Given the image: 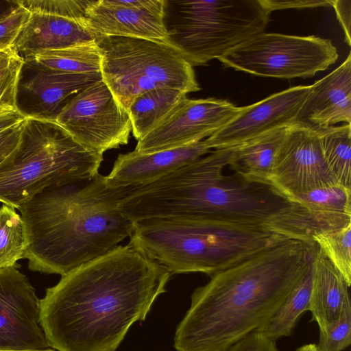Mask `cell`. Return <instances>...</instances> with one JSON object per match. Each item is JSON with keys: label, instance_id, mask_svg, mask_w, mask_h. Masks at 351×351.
Wrapping results in <instances>:
<instances>
[{"label": "cell", "instance_id": "obj_26", "mask_svg": "<svg viewBox=\"0 0 351 351\" xmlns=\"http://www.w3.org/2000/svg\"><path fill=\"white\" fill-rule=\"evenodd\" d=\"M317 130L324 157L337 184L350 189L351 124Z\"/></svg>", "mask_w": 351, "mask_h": 351}, {"label": "cell", "instance_id": "obj_22", "mask_svg": "<svg viewBox=\"0 0 351 351\" xmlns=\"http://www.w3.org/2000/svg\"><path fill=\"white\" fill-rule=\"evenodd\" d=\"M289 127L278 128L238 145L228 167L250 181L270 184L274 163Z\"/></svg>", "mask_w": 351, "mask_h": 351}, {"label": "cell", "instance_id": "obj_13", "mask_svg": "<svg viewBox=\"0 0 351 351\" xmlns=\"http://www.w3.org/2000/svg\"><path fill=\"white\" fill-rule=\"evenodd\" d=\"M101 80V73L63 72L25 58L18 81L16 110L25 118L56 121L76 95Z\"/></svg>", "mask_w": 351, "mask_h": 351}, {"label": "cell", "instance_id": "obj_31", "mask_svg": "<svg viewBox=\"0 0 351 351\" xmlns=\"http://www.w3.org/2000/svg\"><path fill=\"white\" fill-rule=\"evenodd\" d=\"M96 0H18L30 13L53 15L71 19H85Z\"/></svg>", "mask_w": 351, "mask_h": 351}, {"label": "cell", "instance_id": "obj_20", "mask_svg": "<svg viewBox=\"0 0 351 351\" xmlns=\"http://www.w3.org/2000/svg\"><path fill=\"white\" fill-rule=\"evenodd\" d=\"M349 287L343 275L317 247L312 265L308 311L319 330L334 324L351 311Z\"/></svg>", "mask_w": 351, "mask_h": 351}, {"label": "cell", "instance_id": "obj_27", "mask_svg": "<svg viewBox=\"0 0 351 351\" xmlns=\"http://www.w3.org/2000/svg\"><path fill=\"white\" fill-rule=\"evenodd\" d=\"M27 245L26 232L20 214L15 208L0 206V269L16 265Z\"/></svg>", "mask_w": 351, "mask_h": 351}, {"label": "cell", "instance_id": "obj_24", "mask_svg": "<svg viewBox=\"0 0 351 351\" xmlns=\"http://www.w3.org/2000/svg\"><path fill=\"white\" fill-rule=\"evenodd\" d=\"M311 283L312 268L271 317L255 332L274 341L291 335L300 317L309 309Z\"/></svg>", "mask_w": 351, "mask_h": 351}, {"label": "cell", "instance_id": "obj_25", "mask_svg": "<svg viewBox=\"0 0 351 351\" xmlns=\"http://www.w3.org/2000/svg\"><path fill=\"white\" fill-rule=\"evenodd\" d=\"M29 57L48 68L63 72L101 73V57L95 42L43 51Z\"/></svg>", "mask_w": 351, "mask_h": 351}, {"label": "cell", "instance_id": "obj_39", "mask_svg": "<svg viewBox=\"0 0 351 351\" xmlns=\"http://www.w3.org/2000/svg\"><path fill=\"white\" fill-rule=\"evenodd\" d=\"M19 6L18 0H0V21L12 14Z\"/></svg>", "mask_w": 351, "mask_h": 351}, {"label": "cell", "instance_id": "obj_14", "mask_svg": "<svg viewBox=\"0 0 351 351\" xmlns=\"http://www.w3.org/2000/svg\"><path fill=\"white\" fill-rule=\"evenodd\" d=\"M50 348L40 324V300L16 265L0 269V350Z\"/></svg>", "mask_w": 351, "mask_h": 351}, {"label": "cell", "instance_id": "obj_4", "mask_svg": "<svg viewBox=\"0 0 351 351\" xmlns=\"http://www.w3.org/2000/svg\"><path fill=\"white\" fill-rule=\"evenodd\" d=\"M237 146L215 149L150 183L132 187L125 199L128 217L134 222L193 219L265 226L293 202L270 184L250 181L235 172L224 175Z\"/></svg>", "mask_w": 351, "mask_h": 351}, {"label": "cell", "instance_id": "obj_28", "mask_svg": "<svg viewBox=\"0 0 351 351\" xmlns=\"http://www.w3.org/2000/svg\"><path fill=\"white\" fill-rule=\"evenodd\" d=\"M313 242L351 285V224L339 230L317 234Z\"/></svg>", "mask_w": 351, "mask_h": 351}, {"label": "cell", "instance_id": "obj_36", "mask_svg": "<svg viewBox=\"0 0 351 351\" xmlns=\"http://www.w3.org/2000/svg\"><path fill=\"white\" fill-rule=\"evenodd\" d=\"M23 121L0 132V163L17 146L22 132Z\"/></svg>", "mask_w": 351, "mask_h": 351}, {"label": "cell", "instance_id": "obj_18", "mask_svg": "<svg viewBox=\"0 0 351 351\" xmlns=\"http://www.w3.org/2000/svg\"><path fill=\"white\" fill-rule=\"evenodd\" d=\"M205 140L174 149L141 154L135 150L118 156L105 176L112 187L137 186L150 183L210 152Z\"/></svg>", "mask_w": 351, "mask_h": 351}, {"label": "cell", "instance_id": "obj_17", "mask_svg": "<svg viewBox=\"0 0 351 351\" xmlns=\"http://www.w3.org/2000/svg\"><path fill=\"white\" fill-rule=\"evenodd\" d=\"M351 124V54L335 70L311 85L293 123L322 129Z\"/></svg>", "mask_w": 351, "mask_h": 351}, {"label": "cell", "instance_id": "obj_23", "mask_svg": "<svg viewBox=\"0 0 351 351\" xmlns=\"http://www.w3.org/2000/svg\"><path fill=\"white\" fill-rule=\"evenodd\" d=\"M186 98L185 92L167 87H158L136 97L127 110L135 138H143Z\"/></svg>", "mask_w": 351, "mask_h": 351}, {"label": "cell", "instance_id": "obj_15", "mask_svg": "<svg viewBox=\"0 0 351 351\" xmlns=\"http://www.w3.org/2000/svg\"><path fill=\"white\" fill-rule=\"evenodd\" d=\"M311 86H297L241 107L226 125L204 139L212 149L243 144L264 133L294 123Z\"/></svg>", "mask_w": 351, "mask_h": 351}, {"label": "cell", "instance_id": "obj_7", "mask_svg": "<svg viewBox=\"0 0 351 351\" xmlns=\"http://www.w3.org/2000/svg\"><path fill=\"white\" fill-rule=\"evenodd\" d=\"M269 15L261 0H165L166 43L203 65L264 32Z\"/></svg>", "mask_w": 351, "mask_h": 351}, {"label": "cell", "instance_id": "obj_9", "mask_svg": "<svg viewBox=\"0 0 351 351\" xmlns=\"http://www.w3.org/2000/svg\"><path fill=\"white\" fill-rule=\"evenodd\" d=\"M338 58L330 39L261 33L218 58L225 66L263 77L306 78L327 69Z\"/></svg>", "mask_w": 351, "mask_h": 351}, {"label": "cell", "instance_id": "obj_33", "mask_svg": "<svg viewBox=\"0 0 351 351\" xmlns=\"http://www.w3.org/2000/svg\"><path fill=\"white\" fill-rule=\"evenodd\" d=\"M30 12L21 5L0 21V50L13 46Z\"/></svg>", "mask_w": 351, "mask_h": 351}, {"label": "cell", "instance_id": "obj_16", "mask_svg": "<svg viewBox=\"0 0 351 351\" xmlns=\"http://www.w3.org/2000/svg\"><path fill=\"white\" fill-rule=\"evenodd\" d=\"M165 0H96L87 11L85 22L97 37H136L166 43Z\"/></svg>", "mask_w": 351, "mask_h": 351}, {"label": "cell", "instance_id": "obj_11", "mask_svg": "<svg viewBox=\"0 0 351 351\" xmlns=\"http://www.w3.org/2000/svg\"><path fill=\"white\" fill-rule=\"evenodd\" d=\"M269 183L290 200L298 194L337 184L324 157L317 129L298 123L289 125Z\"/></svg>", "mask_w": 351, "mask_h": 351}, {"label": "cell", "instance_id": "obj_35", "mask_svg": "<svg viewBox=\"0 0 351 351\" xmlns=\"http://www.w3.org/2000/svg\"><path fill=\"white\" fill-rule=\"evenodd\" d=\"M264 6L271 13L272 11L287 8H308L332 5V1H315V0H294V1H277L261 0Z\"/></svg>", "mask_w": 351, "mask_h": 351}, {"label": "cell", "instance_id": "obj_21", "mask_svg": "<svg viewBox=\"0 0 351 351\" xmlns=\"http://www.w3.org/2000/svg\"><path fill=\"white\" fill-rule=\"evenodd\" d=\"M351 224V215L337 214L311 209L293 202L266 223L270 231L306 243H315L317 234L341 229Z\"/></svg>", "mask_w": 351, "mask_h": 351}, {"label": "cell", "instance_id": "obj_8", "mask_svg": "<svg viewBox=\"0 0 351 351\" xmlns=\"http://www.w3.org/2000/svg\"><path fill=\"white\" fill-rule=\"evenodd\" d=\"M101 74L117 101L128 110L138 95L158 87L200 90L193 66L169 45L151 39L100 36Z\"/></svg>", "mask_w": 351, "mask_h": 351}, {"label": "cell", "instance_id": "obj_5", "mask_svg": "<svg viewBox=\"0 0 351 351\" xmlns=\"http://www.w3.org/2000/svg\"><path fill=\"white\" fill-rule=\"evenodd\" d=\"M129 245L171 274L210 277L288 238L264 226L155 218L133 223Z\"/></svg>", "mask_w": 351, "mask_h": 351}, {"label": "cell", "instance_id": "obj_2", "mask_svg": "<svg viewBox=\"0 0 351 351\" xmlns=\"http://www.w3.org/2000/svg\"><path fill=\"white\" fill-rule=\"evenodd\" d=\"M317 246L288 239L210 276L176 328V351H226L261 328L312 268Z\"/></svg>", "mask_w": 351, "mask_h": 351}, {"label": "cell", "instance_id": "obj_34", "mask_svg": "<svg viewBox=\"0 0 351 351\" xmlns=\"http://www.w3.org/2000/svg\"><path fill=\"white\" fill-rule=\"evenodd\" d=\"M226 351H279L276 341L254 332L237 342Z\"/></svg>", "mask_w": 351, "mask_h": 351}, {"label": "cell", "instance_id": "obj_32", "mask_svg": "<svg viewBox=\"0 0 351 351\" xmlns=\"http://www.w3.org/2000/svg\"><path fill=\"white\" fill-rule=\"evenodd\" d=\"M319 330L318 351H342L351 343V311L338 321Z\"/></svg>", "mask_w": 351, "mask_h": 351}, {"label": "cell", "instance_id": "obj_30", "mask_svg": "<svg viewBox=\"0 0 351 351\" xmlns=\"http://www.w3.org/2000/svg\"><path fill=\"white\" fill-rule=\"evenodd\" d=\"M23 62L13 46L0 50V114L16 110L17 85Z\"/></svg>", "mask_w": 351, "mask_h": 351}, {"label": "cell", "instance_id": "obj_1", "mask_svg": "<svg viewBox=\"0 0 351 351\" xmlns=\"http://www.w3.org/2000/svg\"><path fill=\"white\" fill-rule=\"evenodd\" d=\"M171 274L129 244L61 276L40 300V324L58 351H115L143 321Z\"/></svg>", "mask_w": 351, "mask_h": 351}, {"label": "cell", "instance_id": "obj_40", "mask_svg": "<svg viewBox=\"0 0 351 351\" xmlns=\"http://www.w3.org/2000/svg\"><path fill=\"white\" fill-rule=\"evenodd\" d=\"M295 351H318L316 344L308 343L298 348Z\"/></svg>", "mask_w": 351, "mask_h": 351}, {"label": "cell", "instance_id": "obj_37", "mask_svg": "<svg viewBox=\"0 0 351 351\" xmlns=\"http://www.w3.org/2000/svg\"><path fill=\"white\" fill-rule=\"evenodd\" d=\"M336 12L343 29L345 32L346 41L350 45V16L351 1L350 0L332 1V5Z\"/></svg>", "mask_w": 351, "mask_h": 351}, {"label": "cell", "instance_id": "obj_19", "mask_svg": "<svg viewBox=\"0 0 351 351\" xmlns=\"http://www.w3.org/2000/svg\"><path fill=\"white\" fill-rule=\"evenodd\" d=\"M97 36L85 19H71L32 12L21 30L13 47L23 58L48 50L91 43Z\"/></svg>", "mask_w": 351, "mask_h": 351}, {"label": "cell", "instance_id": "obj_29", "mask_svg": "<svg viewBox=\"0 0 351 351\" xmlns=\"http://www.w3.org/2000/svg\"><path fill=\"white\" fill-rule=\"evenodd\" d=\"M291 200L322 212L351 215L350 189L339 184L298 194Z\"/></svg>", "mask_w": 351, "mask_h": 351}, {"label": "cell", "instance_id": "obj_38", "mask_svg": "<svg viewBox=\"0 0 351 351\" xmlns=\"http://www.w3.org/2000/svg\"><path fill=\"white\" fill-rule=\"evenodd\" d=\"M25 119L17 110L0 114V132L23 121Z\"/></svg>", "mask_w": 351, "mask_h": 351}, {"label": "cell", "instance_id": "obj_12", "mask_svg": "<svg viewBox=\"0 0 351 351\" xmlns=\"http://www.w3.org/2000/svg\"><path fill=\"white\" fill-rule=\"evenodd\" d=\"M241 110V107L225 99L186 98L138 141L134 150L149 154L203 141L226 125Z\"/></svg>", "mask_w": 351, "mask_h": 351}, {"label": "cell", "instance_id": "obj_6", "mask_svg": "<svg viewBox=\"0 0 351 351\" xmlns=\"http://www.w3.org/2000/svg\"><path fill=\"white\" fill-rule=\"evenodd\" d=\"M102 161L56 121L26 118L17 146L0 163V202L17 209L48 187L93 178Z\"/></svg>", "mask_w": 351, "mask_h": 351}, {"label": "cell", "instance_id": "obj_3", "mask_svg": "<svg viewBox=\"0 0 351 351\" xmlns=\"http://www.w3.org/2000/svg\"><path fill=\"white\" fill-rule=\"evenodd\" d=\"M131 186H109L105 176L48 187L17 208L31 271L63 276L130 237L133 223L119 203Z\"/></svg>", "mask_w": 351, "mask_h": 351}, {"label": "cell", "instance_id": "obj_41", "mask_svg": "<svg viewBox=\"0 0 351 351\" xmlns=\"http://www.w3.org/2000/svg\"><path fill=\"white\" fill-rule=\"evenodd\" d=\"M0 351H55L52 349H46V350H0Z\"/></svg>", "mask_w": 351, "mask_h": 351}, {"label": "cell", "instance_id": "obj_10", "mask_svg": "<svg viewBox=\"0 0 351 351\" xmlns=\"http://www.w3.org/2000/svg\"><path fill=\"white\" fill-rule=\"evenodd\" d=\"M56 121L79 143L101 154L126 145L132 131L128 111L103 80L76 95Z\"/></svg>", "mask_w": 351, "mask_h": 351}]
</instances>
